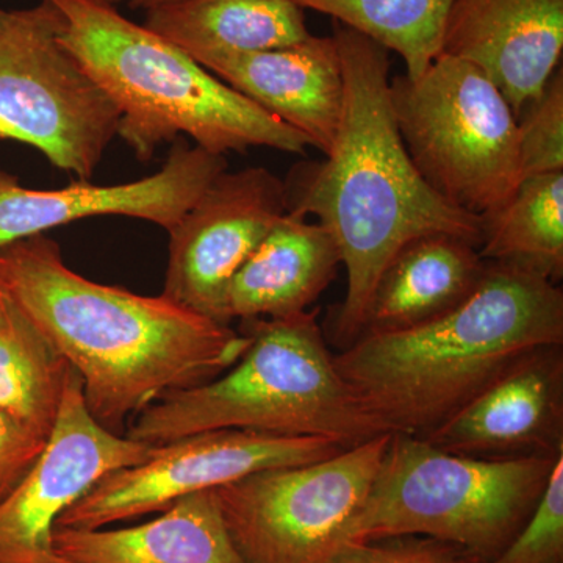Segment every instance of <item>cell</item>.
<instances>
[{
	"instance_id": "cell-16",
	"label": "cell",
	"mask_w": 563,
	"mask_h": 563,
	"mask_svg": "<svg viewBox=\"0 0 563 563\" xmlns=\"http://www.w3.org/2000/svg\"><path fill=\"white\" fill-rule=\"evenodd\" d=\"M218 79L301 132L328 154L343 107V74L333 36H310L280 49L190 55Z\"/></svg>"
},
{
	"instance_id": "cell-25",
	"label": "cell",
	"mask_w": 563,
	"mask_h": 563,
	"mask_svg": "<svg viewBox=\"0 0 563 563\" xmlns=\"http://www.w3.org/2000/svg\"><path fill=\"white\" fill-rule=\"evenodd\" d=\"M488 563H563V453L526 523Z\"/></svg>"
},
{
	"instance_id": "cell-7",
	"label": "cell",
	"mask_w": 563,
	"mask_h": 563,
	"mask_svg": "<svg viewBox=\"0 0 563 563\" xmlns=\"http://www.w3.org/2000/svg\"><path fill=\"white\" fill-rule=\"evenodd\" d=\"M390 99L407 154L443 201L483 218L512 198L517 118L483 69L440 54L417 79L396 76Z\"/></svg>"
},
{
	"instance_id": "cell-29",
	"label": "cell",
	"mask_w": 563,
	"mask_h": 563,
	"mask_svg": "<svg viewBox=\"0 0 563 563\" xmlns=\"http://www.w3.org/2000/svg\"><path fill=\"white\" fill-rule=\"evenodd\" d=\"M33 563H69L66 561H63V559L58 558V555H51V558L43 559V561L33 562Z\"/></svg>"
},
{
	"instance_id": "cell-19",
	"label": "cell",
	"mask_w": 563,
	"mask_h": 563,
	"mask_svg": "<svg viewBox=\"0 0 563 563\" xmlns=\"http://www.w3.org/2000/svg\"><path fill=\"white\" fill-rule=\"evenodd\" d=\"M485 269L470 240L448 233L412 240L380 274L362 335L407 331L443 317L472 296Z\"/></svg>"
},
{
	"instance_id": "cell-9",
	"label": "cell",
	"mask_w": 563,
	"mask_h": 563,
	"mask_svg": "<svg viewBox=\"0 0 563 563\" xmlns=\"http://www.w3.org/2000/svg\"><path fill=\"white\" fill-rule=\"evenodd\" d=\"M391 433L331 457L247 474L214 488L225 528L246 563H329L346 543Z\"/></svg>"
},
{
	"instance_id": "cell-18",
	"label": "cell",
	"mask_w": 563,
	"mask_h": 563,
	"mask_svg": "<svg viewBox=\"0 0 563 563\" xmlns=\"http://www.w3.org/2000/svg\"><path fill=\"white\" fill-rule=\"evenodd\" d=\"M340 265L331 233L306 214L287 211L233 277L225 317L232 322L307 312Z\"/></svg>"
},
{
	"instance_id": "cell-22",
	"label": "cell",
	"mask_w": 563,
	"mask_h": 563,
	"mask_svg": "<svg viewBox=\"0 0 563 563\" xmlns=\"http://www.w3.org/2000/svg\"><path fill=\"white\" fill-rule=\"evenodd\" d=\"M70 366L0 288V410L47 440Z\"/></svg>"
},
{
	"instance_id": "cell-11",
	"label": "cell",
	"mask_w": 563,
	"mask_h": 563,
	"mask_svg": "<svg viewBox=\"0 0 563 563\" xmlns=\"http://www.w3.org/2000/svg\"><path fill=\"white\" fill-rule=\"evenodd\" d=\"M103 428L88 410L70 368L54 429L20 483L0 499V563H33L54 555L55 523L107 474L140 465L154 454Z\"/></svg>"
},
{
	"instance_id": "cell-12",
	"label": "cell",
	"mask_w": 563,
	"mask_h": 563,
	"mask_svg": "<svg viewBox=\"0 0 563 563\" xmlns=\"http://www.w3.org/2000/svg\"><path fill=\"white\" fill-rule=\"evenodd\" d=\"M287 211L284 180L269 169L220 174L168 232L162 295L231 325L225 317L229 285Z\"/></svg>"
},
{
	"instance_id": "cell-21",
	"label": "cell",
	"mask_w": 563,
	"mask_h": 563,
	"mask_svg": "<svg viewBox=\"0 0 563 563\" xmlns=\"http://www.w3.org/2000/svg\"><path fill=\"white\" fill-rule=\"evenodd\" d=\"M479 254L558 284L563 277V173L521 180L501 209L483 217Z\"/></svg>"
},
{
	"instance_id": "cell-10",
	"label": "cell",
	"mask_w": 563,
	"mask_h": 563,
	"mask_svg": "<svg viewBox=\"0 0 563 563\" xmlns=\"http://www.w3.org/2000/svg\"><path fill=\"white\" fill-rule=\"evenodd\" d=\"M342 444L321 437L220 429L155 448L146 462L102 477L58 518L55 528L99 529L158 514L192 493L213 490L247 474L331 457Z\"/></svg>"
},
{
	"instance_id": "cell-4",
	"label": "cell",
	"mask_w": 563,
	"mask_h": 563,
	"mask_svg": "<svg viewBox=\"0 0 563 563\" xmlns=\"http://www.w3.org/2000/svg\"><path fill=\"white\" fill-rule=\"evenodd\" d=\"M47 2L60 11L63 46L120 110L118 136L140 162L181 136L218 155L251 147L306 154L312 146L109 0Z\"/></svg>"
},
{
	"instance_id": "cell-13",
	"label": "cell",
	"mask_w": 563,
	"mask_h": 563,
	"mask_svg": "<svg viewBox=\"0 0 563 563\" xmlns=\"http://www.w3.org/2000/svg\"><path fill=\"white\" fill-rule=\"evenodd\" d=\"M228 172L225 155L174 141L161 172L117 185L79 180L33 190L0 169V247L92 217H128L172 231L211 181Z\"/></svg>"
},
{
	"instance_id": "cell-17",
	"label": "cell",
	"mask_w": 563,
	"mask_h": 563,
	"mask_svg": "<svg viewBox=\"0 0 563 563\" xmlns=\"http://www.w3.org/2000/svg\"><path fill=\"white\" fill-rule=\"evenodd\" d=\"M52 551L69 563H246L236 551L217 492L177 499L128 528H55Z\"/></svg>"
},
{
	"instance_id": "cell-2",
	"label": "cell",
	"mask_w": 563,
	"mask_h": 563,
	"mask_svg": "<svg viewBox=\"0 0 563 563\" xmlns=\"http://www.w3.org/2000/svg\"><path fill=\"white\" fill-rule=\"evenodd\" d=\"M332 36L343 74L335 140L324 162L296 165L284 184L288 211L317 218L346 268L331 324L344 350L362 335L374 287L396 252L433 233L479 247L483 218L443 201L415 168L393 114L388 51L339 22Z\"/></svg>"
},
{
	"instance_id": "cell-5",
	"label": "cell",
	"mask_w": 563,
	"mask_h": 563,
	"mask_svg": "<svg viewBox=\"0 0 563 563\" xmlns=\"http://www.w3.org/2000/svg\"><path fill=\"white\" fill-rule=\"evenodd\" d=\"M251 344L209 383L168 393L136 415L129 439L161 446L195 433L239 429L321 437L343 448L385 433L340 376L317 310L242 321Z\"/></svg>"
},
{
	"instance_id": "cell-20",
	"label": "cell",
	"mask_w": 563,
	"mask_h": 563,
	"mask_svg": "<svg viewBox=\"0 0 563 563\" xmlns=\"http://www.w3.org/2000/svg\"><path fill=\"white\" fill-rule=\"evenodd\" d=\"M296 0H181L146 11L150 31L188 55L263 52L312 36Z\"/></svg>"
},
{
	"instance_id": "cell-8",
	"label": "cell",
	"mask_w": 563,
	"mask_h": 563,
	"mask_svg": "<svg viewBox=\"0 0 563 563\" xmlns=\"http://www.w3.org/2000/svg\"><path fill=\"white\" fill-rule=\"evenodd\" d=\"M47 0L0 9V140L20 141L52 166L90 181L118 136L120 110L60 41Z\"/></svg>"
},
{
	"instance_id": "cell-3",
	"label": "cell",
	"mask_w": 563,
	"mask_h": 563,
	"mask_svg": "<svg viewBox=\"0 0 563 563\" xmlns=\"http://www.w3.org/2000/svg\"><path fill=\"white\" fill-rule=\"evenodd\" d=\"M542 344H563L561 287L487 262L451 312L407 331L363 333L333 363L380 431L422 439Z\"/></svg>"
},
{
	"instance_id": "cell-28",
	"label": "cell",
	"mask_w": 563,
	"mask_h": 563,
	"mask_svg": "<svg viewBox=\"0 0 563 563\" xmlns=\"http://www.w3.org/2000/svg\"><path fill=\"white\" fill-rule=\"evenodd\" d=\"M114 7L125 5L133 10L151 11L161 7L173 5L181 0H109Z\"/></svg>"
},
{
	"instance_id": "cell-26",
	"label": "cell",
	"mask_w": 563,
	"mask_h": 563,
	"mask_svg": "<svg viewBox=\"0 0 563 563\" xmlns=\"http://www.w3.org/2000/svg\"><path fill=\"white\" fill-rule=\"evenodd\" d=\"M329 563H483L451 543L406 536L344 543Z\"/></svg>"
},
{
	"instance_id": "cell-23",
	"label": "cell",
	"mask_w": 563,
	"mask_h": 563,
	"mask_svg": "<svg viewBox=\"0 0 563 563\" xmlns=\"http://www.w3.org/2000/svg\"><path fill=\"white\" fill-rule=\"evenodd\" d=\"M303 10L328 14L368 36L406 63L417 79L442 54L444 27L454 0H296Z\"/></svg>"
},
{
	"instance_id": "cell-27",
	"label": "cell",
	"mask_w": 563,
	"mask_h": 563,
	"mask_svg": "<svg viewBox=\"0 0 563 563\" xmlns=\"http://www.w3.org/2000/svg\"><path fill=\"white\" fill-rule=\"evenodd\" d=\"M44 444L46 440L0 410V499L20 483Z\"/></svg>"
},
{
	"instance_id": "cell-1",
	"label": "cell",
	"mask_w": 563,
	"mask_h": 563,
	"mask_svg": "<svg viewBox=\"0 0 563 563\" xmlns=\"http://www.w3.org/2000/svg\"><path fill=\"white\" fill-rule=\"evenodd\" d=\"M0 288L76 369L88 410L114 433L168 393L228 372L251 344L163 295L85 279L43 233L0 247Z\"/></svg>"
},
{
	"instance_id": "cell-15",
	"label": "cell",
	"mask_w": 563,
	"mask_h": 563,
	"mask_svg": "<svg viewBox=\"0 0 563 563\" xmlns=\"http://www.w3.org/2000/svg\"><path fill=\"white\" fill-rule=\"evenodd\" d=\"M563 52V0H454L442 54L476 65L515 118L542 92Z\"/></svg>"
},
{
	"instance_id": "cell-14",
	"label": "cell",
	"mask_w": 563,
	"mask_h": 563,
	"mask_svg": "<svg viewBox=\"0 0 563 563\" xmlns=\"http://www.w3.org/2000/svg\"><path fill=\"white\" fill-rule=\"evenodd\" d=\"M440 450L484 459L563 451V344L521 352L435 431Z\"/></svg>"
},
{
	"instance_id": "cell-24",
	"label": "cell",
	"mask_w": 563,
	"mask_h": 563,
	"mask_svg": "<svg viewBox=\"0 0 563 563\" xmlns=\"http://www.w3.org/2000/svg\"><path fill=\"white\" fill-rule=\"evenodd\" d=\"M518 150L525 177L563 173V70L517 117Z\"/></svg>"
},
{
	"instance_id": "cell-6",
	"label": "cell",
	"mask_w": 563,
	"mask_h": 563,
	"mask_svg": "<svg viewBox=\"0 0 563 563\" xmlns=\"http://www.w3.org/2000/svg\"><path fill=\"white\" fill-rule=\"evenodd\" d=\"M561 454L473 457L391 433L346 543L429 537L488 563L526 523Z\"/></svg>"
}]
</instances>
